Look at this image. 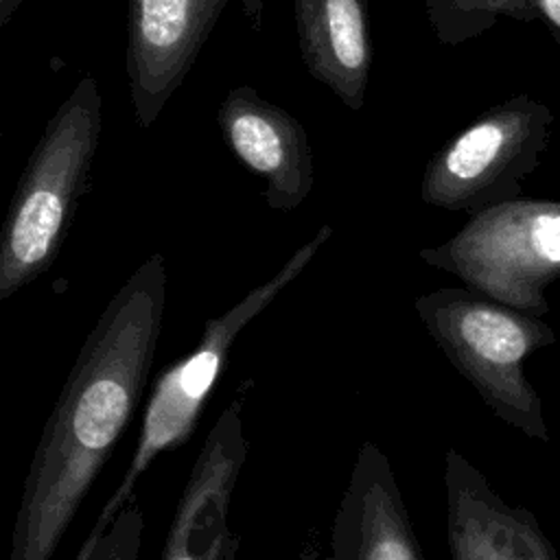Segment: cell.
I'll list each match as a JSON object with an SVG mask.
<instances>
[{
  "mask_svg": "<svg viewBox=\"0 0 560 560\" xmlns=\"http://www.w3.org/2000/svg\"><path fill=\"white\" fill-rule=\"evenodd\" d=\"M427 7L435 31L448 42L475 37L499 18L538 20L532 0H427Z\"/></svg>",
  "mask_w": 560,
  "mask_h": 560,
  "instance_id": "obj_13",
  "label": "cell"
},
{
  "mask_svg": "<svg viewBox=\"0 0 560 560\" xmlns=\"http://www.w3.org/2000/svg\"><path fill=\"white\" fill-rule=\"evenodd\" d=\"M551 122V109L529 96L488 109L433 153L420 179V199L468 214L516 199L521 182L540 162Z\"/></svg>",
  "mask_w": 560,
  "mask_h": 560,
  "instance_id": "obj_6",
  "label": "cell"
},
{
  "mask_svg": "<svg viewBox=\"0 0 560 560\" xmlns=\"http://www.w3.org/2000/svg\"><path fill=\"white\" fill-rule=\"evenodd\" d=\"M328 560H424L389 457L365 440L330 525Z\"/></svg>",
  "mask_w": 560,
  "mask_h": 560,
  "instance_id": "obj_11",
  "label": "cell"
},
{
  "mask_svg": "<svg viewBox=\"0 0 560 560\" xmlns=\"http://www.w3.org/2000/svg\"><path fill=\"white\" fill-rule=\"evenodd\" d=\"M413 308L448 363L497 418L532 440H551L540 396L523 372L529 354L556 341L542 317L470 287L420 293Z\"/></svg>",
  "mask_w": 560,
  "mask_h": 560,
  "instance_id": "obj_3",
  "label": "cell"
},
{
  "mask_svg": "<svg viewBox=\"0 0 560 560\" xmlns=\"http://www.w3.org/2000/svg\"><path fill=\"white\" fill-rule=\"evenodd\" d=\"M418 256L492 300L542 317L545 289L560 278V201L516 197L490 206Z\"/></svg>",
  "mask_w": 560,
  "mask_h": 560,
  "instance_id": "obj_5",
  "label": "cell"
},
{
  "mask_svg": "<svg viewBox=\"0 0 560 560\" xmlns=\"http://www.w3.org/2000/svg\"><path fill=\"white\" fill-rule=\"evenodd\" d=\"M241 411L236 392L199 448L160 560H234L241 538L230 529V503L249 451Z\"/></svg>",
  "mask_w": 560,
  "mask_h": 560,
  "instance_id": "obj_7",
  "label": "cell"
},
{
  "mask_svg": "<svg viewBox=\"0 0 560 560\" xmlns=\"http://www.w3.org/2000/svg\"><path fill=\"white\" fill-rule=\"evenodd\" d=\"M103 131V98L83 74L46 122L0 232V300L37 280L57 258L88 190Z\"/></svg>",
  "mask_w": 560,
  "mask_h": 560,
  "instance_id": "obj_2",
  "label": "cell"
},
{
  "mask_svg": "<svg viewBox=\"0 0 560 560\" xmlns=\"http://www.w3.org/2000/svg\"><path fill=\"white\" fill-rule=\"evenodd\" d=\"M332 236V228L324 223L315 236L298 247L262 284L254 287L234 306L203 324V332L195 348L182 359L168 363L153 381L142 409V422L133 455L112 497L101 508L92 529L83 542L96 540L116 518L122 505L136 494V486L149 466L168 451L184 446L197 429L199 416L228 365V357L238 335L256 319L298 276L308 267L317 252Z\"/></svg>",
  "mask_w": 560,
  "mask_h": 560,
  "instance_id": "obj_4",
  "label": "cell"
},
{
  "mask_svg": "<svg viewBox=\"0 0 560 560\" xmlns=\"http://www.w3.org/2000/svg\"><path fill=\"white\" fill-rule=\"evenodd\" d=\"M298 46L313 79L348 109L365 103L372 37L365 0H293Z\"/></svg>",
  "mask_w": 560,
  "mask_h": 560,
  "instance_id": "obj_12",
  "label": "cell"
},
{
  "mask_svg": "<svg viewBox=\"0 0 560 560\" xmlns=\"http://www.w3.org/2000/svg\"><path fill=\"white\" fill-rule=\"evenodd\" d=\"M262 4H265V0H241L243 13L252 22L254 28H260V24H262Z\"/></svg>",
  "mask_w": 560,
  "mask_h": 560,
  "instance_id": "obj_16",
  "label": "cell"
},
{
  "mask_svg": "<svg viewBox=\"0 0 560 560\" xmlns=\"http://www.w3.org/2000/svg\"><path fill=\"white\" fill-rule=\"evenodd\" d=\"M444 492L451 560H560L536 514L505 503L455 448L444 455Z\"/></svg>",
  "mask_w": 560,
  "mask_h": 560,
  "instance_id": "obj_10",
  "label": "cell"
},
{
  "mask_svg": "<svg viewBox=\"0 0 560 560\" xmlns=\"http://www.w3.org/2000/svg\"><path fill=\"white\" fill-rule=\"evenodd\" d=\"M538 13V20L547 24L551 35L560 42V0H532Z\"/></svg>",
  "mask_w": 560,
  "mask_h": 560,
  "instance_id": "obj_15",
  "label": "cell"
},
{
  "mask_svg": "<svg viewBox=\"0 0 560 560\" xmlns=\"http://www.w3.org/2000/svg\"><path fill=\"white\" fill-rule=\"evenodd\" d=\"M166 308L164 256L149 254L88 332L35 446L9 560H52L144 396Z\"/></svg>",
  "mask_w": 560,
  "mask_h": 560,
  "instance_id": "obj_1",
  "label": "cell"
},
{
  "mask_svg": "<svg viewBox=\"0 0 560 560\" xmlns=\"http://www.w3.org/2000/svg\"><path fill=\"white\" fill-rule=\"evenodd\" d=\"M230 0H127L125 68L133 116L151 127Z\"/></svg>",
  "mask_w": 560,
  "mask_h": 560,
  "instance_id": "obj_8",
  "label": "cell"
},
{
  "mask_svg": "<svg viewBox=\"0 0 560 560\" xmlns=\"http://www.w3.org/2000/svg\"><path fill=\"white\" fill-rule=\"evenodd\" d=\"M24 0H0V26H4Z\"/></svg>",
  "mask_w": 560,
  "mask_h": 560,
  "instance_id": "obj_17",
  "label": "cell"
},
{
  "mask_svg": "<svg viewBox=\"0 0 560 560\" xmlns=\"http://www.w3.org/2000/svg\"><path fill=\"white\" fill-rule=\"evenodd\" d=\"M144 534V514L133 494L107 529L92 542H83L74 560H138Z\"/></svg>",
  "mask_w": 560,
  "mask_h": 560,
  "instance_id": "obj_14",
  "label": "cell"
},
{
  "mask_svg": "<svg viewBox=\"0 0 560 560\" xmlns=\"http://www.w3.org/2000/svg\"><path fill=\"white\" fill-rule=\"evenodd\" d=\"M217 122L232 155L265 182L269 208L287 212L304 203L315 184V164L298 118L254 88L238 85L221 101Z\"/></svg>",
  "mask_w": 560,
  "mask_h": 560,
  "instance_id": "obj_9",
  "label": "cell"
}]
</instances>
